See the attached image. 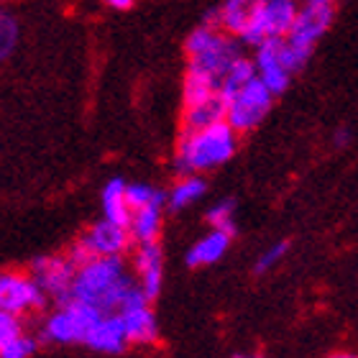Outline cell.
<instances>
[{"label":"cell","instance_id":"6","mask_svg":"<svg viewBox=\"0 0 358 358\" xmlns=\"http://www.w3.org/2000/svg\"><path fill=\"white\" fill-rule=\"evenodd\" d=\"M49 294L31 274L3 271L0 274V310L15 315H26L34 310H44Z\"/></svg>","mask_w":358,"mask_h":358},{"label":"cell","instance_id":"17","mask_svg":"<svg viewBox=\"0 0 358 358\" xmlns=\"http://www.w3.org/2000/svg\"><path fill=\"white\" fill-rule=\"evenodd\" d=\"M126 187L128 182H123L120 177H113L103 187V215L120 225H131V217H134V208L128 205L126 197Z\"/></svg>","mask_w":358,"mask_h":358},{"label":"cell","instance_id":"31","mask_svg":"<svg viewBox=\"0 0 358 358\" xmlns=\"http://www.w3.org/2000/svg\"><path fill=\"white\" fill-rule=\"evenodd\" d=\"M333 141H336L338 149H345V146L351 143V134H348V131H338V134L333 136Z\"/></svg>","mask_w":358,"mask_h":358},{"label":"cell","instance_id":"30","mask_svg":"<svg viewBox=\"0 0 358 358\" xmlns=\"http://www.w3.org/2000/svg\"><path fill=\"white\" fill-rule=\"evenodd\" d=\"M103 3L113 10H131L134 8V0H103Z\"/></svg>","mask_w":358,"mask_h":358},{"label":"cell","instance_id":"21","mask_svg":"<svg viewBox=\"0 0 358 358\" xmlns=\"http://www.w3.org/2000/svg\"><path fill=\"white\" fill-rule=\"evenodd\" d=\"M205 189H208V182L200 174H182L177 185L172 187L166 205H169L172 213H179V210L189 208V205H194V202L200 200L202 194H205Z\"/></svg>","mask_w":358,"mask_h":358},{"label":"cell","instance_id":"4","mask_svg":"<svg viewBox=\"0 0 358 358\" xmlns=\"http://www.w3.org/2000/svg\"><path fill=\"white\" fill-rule=\"evenodd\" d=\"M297 0H262L251 23L238 38L251 46H259L266 38H287V34L297 21Z\"/></svg>","mask_w":358,"mask_h":358},{"label":"cell","instance_id":"26","mask_svg":"<svg viewBox=\"0 0 358 358\" xmlns=\"http://www.w3.org/2000/svg\"><path fill=\"white\" fill-rule=\"evenodd\" d=\"M38 338H34V336H18L15 341H10V343H6V345H0V356L3 358H29V356H34L36 353V348H38Z\"/></svg>","mask_w":358,"mask_h":358},{"label":"cell","instance_id":"29","mask_svg":"<svg viewBox=\"0 0 358 358\" xmlns=\"http://www.w3.org/2000/svg\"><path fill=\"white\" fill-rule=\"evenodd\" d=\"M67 256H69V262L75 264L77 268H80V266H85V264H87L90 259H95V254H92V248H90L83 238H80V241H77V243H75V246L69 248V251H67Z\"/></svg>","mask_w":358,"mask_h":358},{"label":"cell","instance_id":"19","mask_svg":"<svg viewBox=\"0 0 358 358\" xmlns=\"http://www.w3.org/2000/svg\"><path fill=\"white\" fill-rule=\"evenodd\" d=\"M259 3L262 0H225L223 6L217 8L220 10V29L231 36H241L254 18Z\"/></svg>","mask_w":358,"mask_h":358},{"label":"cell","instance_id":"3","mask_svg":"<svg viewBox=\"0 0 358 358\" xmlns=\"http://www.w3.org/2000/svg\"><path fill=\"white\" fill-rule=\"evenodd\" d=\"M103 315L105 313L97 305H90L83 299H67L57 313L46 317L38 341L54 345H85Z\"/></svg>","mask_w":358,"mask_h":358},{"label":"cell","instance_id":"2","mask_svg":"<svg viewBox=\"0 0 358 358\" xmlns=\"http://www.w3.org/2000/svg\"><path fill=\"white\" fill-rule=\"evenodd\" d=\"M236 146H238V131L228 120L213 123L200 131H182L174 157L177 174L182 177V174L213 172L225 162H231Z\"/></svg>","mask_w":358,"mask_h":358},{"label":"cell","instance_id":"13","mask_svg":"<svg viewBox=\"0 0 358 358\" xmlns=\"http://www.w3.org/2000/svg\"><path fill=\"white\" fill-rule=\"evenodd\" d=\"M134 268L138 274L141 289L149 294V299H154L162 292V282H164V256L157 241L138 243L134 254Z\"/></svg>","mask_w":358,"mask_h":358},{"label":"cell","instance_id":"15","mask_svg":"<svg viewBox=\"0 0 358 358\" xmlns=\"http://www.w3.org/2000/svg\"><path fill=\"white\" fill-rule=\"evenodd\" d=\"M225 118H228V100L217 90L208 100H202L197 105H187L182 113V131H200V128H208Z\"/></svg>","mask_w":358,"mask_h":358},{"label":"cell","instance_id":"25","mask_svg":"<svg viewBox=\"0 0 358 358\" xmlns=\"http://www.w3.org/2000/svg\"><path fill=\"white\" fill-rule=\"evenodd\" d=\"M18 44V21L13 15L3 13L0 15V57L8 59Z\"/></svg>","mask_w":358,"mask_h":358},{"label":"cell","instance_id":"24","mask_svg":"<svg viewBox=\"0 0 358 358\" xmlns=\"http://www.w3.org/2000/svg\"><path fill=\"white\" fill-rule=\"evenodd\" d=\"M233 210H236V202L233 200H220L217 205L208 210L205 220L210 223V228H220V231H228L236 236V223H233Z\"/></svg>","mask_w":358,"mask_h":358},{"label":"cell","instance_id":"1","mask_svg":"<svg viewBox=\"0 0 358 358\" xmlns=\"http://www.w3.org/2000/svg\"><path fill=\"white\" fill-rule=\"evenodd\" d=\"M136 287L120 256H95L77 268L69 299L97 305L103 313H118L126 294Z\"/></svg>","mask_w":358,"mask_h":358},{"label":"cell","instance_id":"9","mask_svg":"<svg viewBox=\"0 0 358 358\" xmlns=\"http://www.w3.org/2000/svg\"><path fill=\"white\" fill-rule=\"evenodd\" d=\"M333 3H305L299 8L297 21L292 26V31L287 34V41L297 49H305V52H313L315 44L322 38V34L330 29L333 23Z\"/></svg>","mask_w":358,"mask_h":358},{"label":"cell","instance_id":"27","mask_svg":"<svg viewBox=\"0 0 358 358\" xmlns=\"http://www.w3.org/2000/svg\"><path fill=\"white\" fill-rule=\"evenodd\" d=\"M289 251V241H279V243H274V246H268L266 251H264L259 259H256V274H264V271H268V268H274L276 264L282 262L284 254Z\"/></svg>","mask_w":358,"mask_h":358},{"label":"cell","instance_id":"23","mask_svg":"<svg viewBox=\"0 0 358 358\" xmlns=\"http://www.w3.org/2000/svg\"><path fill=\"white\" fill-rule=\"evenodd\" d=\"M126 197H128V205L134 210L146 208V205H162V208H164L166 200H169V194H164L162 189H157V187L141 185V182H138V185H128Z\"/></svg>","mask_w":358,"mask_h":358},{"label":"cell","instance_id":"5","mask_svg":"<svg viewBox=\"0 0 358 358\" xmlns=\"http://www.w3.org/2000/svg\"><path fill=\"white\" fill-rule=\"evenodd\" d=\"M274 103V92L268 90V85L264 83L262 77H254L248 85L236 92L228 103V123H231L238 134H248L254 131L259 123L268 115Z\"/></svg>","mask_w":358,"mask_h":358},{"label":"cell","instance_id":"10","mask_svg":"<svg viewBox=\"0 0 358 358\" xmlns=\"http://www.w3.org/2000/svg\"><path fill=\"white\" fill-rule=\"evenodd\" d=\"M282 44L284 38H266L262 44L256 46V69H259V77L268 85V90L274 95H282L287 85L292 80V72L287 69L282 59Z\"/></svg>","mask_w":358,"mask_h":358},{"label":"cell","instance_id":"18","mask_svg":"<svg viewBox=\"0 0 358 358\" xmlns=\"http://www.w3.org/2000/svg\"><path fill=\"white\" fill-rule=\"evenodd\" d=\"M220 90V80L213 77L205 69L189 67L187 64V75H185V85H182V103L187 105H197L202 100L213 97Z\"/></svg>","mask_w":358,"mask_h":358},{"label":"cell","instance_id":"32","mask_svg":"<svg viewBox=\"0 0 358 358\" xmlns=\"http://www.w3.org/2000/svg\"><path fill=\"white\" fill-rule=\"evenodd\" d=\"M305 3H333V0H305Z\"/></svg>","mask_w":358,"mask_h":358},{"label":"cell","instance_id":"11","mask_svg":"<svg viewBox=\"0 0 358 358\" xmlns=\"http://www.w3.org/2000/svg\"><path fill=\"white\" fill-rule=\"evenodd\" d=\"M128 330L126 320L120 313H105L97 325L92 328V333L87 336V348L95 353H105V356H118L128 348Z\"/></svg>","mask_w":358,"mask_h":358},{"label":"cell","instance_id":"12","mask_svg":"<svg viewBox=\"0 0 358 358\" xmlns=\"http://www.w3.org/2000/svg\"><path fill=\"white\" fill-rule=\"evenodd\" d=\"M83 241L92 248L95 256H123L134 243L128 225L113 223L108 217H103L100 223L92 225L83 236Z\"/></svg>","mask_w":358,"mask_h":358},{"label":"cell","instance_id":"8","mask_svg":"<svg viewBox=\"0 0 358 358\" xmlns=\"http://www.w3.org/2000/svg\"><path fill=\"white\" fill-rule=\"evenodd\" d=\"M149 302V294L141 287H134L126 294V299H123V305L118 310L123 315V320H126L128 341L134 345H151L159 341V325L154 313H151Z\"/></svg>","mask_w":358,"mask_h":358},{"label":"cell","instance_id":"22","mask_svg":"<svg viewBox=\"0 0 358 358\" xmlns=\"http://www.w3.org/2000/svg\"><path fill=\"white\" fill-rule=\"evenodd\" d=\"M254 77H259V69H256V59H248V57H243L241 54L238 59L233 62L231 67H228V72L223 75V80H220V95L231 103V97L238 92L243 85H248Z\"/></svg>","mask_w":358,"mask_h":358},{"label":"cell","instance_id":"14","mask_svg":"<svg viewBox=\"0 0 358 358\" xmlns=\"http://www.w3.org/2000/svg\"><path fill=\"white\" fill-rule=\"evenodd\" d=\"M238 57H241L238 41H236V38H231V34H225V31H223L215 44L208 46L205 52L189 57V67L205 69V72H210L213 77L223 80V75L228 72V67H231Z\"/></svg>","mask_w":358,"mask_h":358},{"label":"cell","instance_id":"20","mask_svg":"<svg viewBox=\"0 0 358 358\" xmlns=\"http://www.w3.org/2000/svg\"><path fill=\"white\" fill-rule=\"evenodd\" d=\"M128 231H131V238H134L136 246L157 241L159 231H162V205H146V208L134 210Z\"/></svg>","mask_w":358,"mask_h":358},{"label":"cell","instance_id":"16","mask_svg":"<svg viewBox=\"0 0 358 358\" xmlns=\"http://www.w3.org/2000/svg\"><path fill=\"white\" fill-rule=\"evenodd\" d=\"M231 238L233 233L228 231H220V228H213L208 236H202L197 243H194L189 251H187V266H210V264L220 262L231 246Z\"/></svg>","mask_w":358,"mask_h":358},{"label":"cell","instance_id":"7","mask_svg":"<svg viewBox=\"0 0 358 358\" xmlns=\"http://www.w3.org/2000/svg\"><path fill=\"white\" fill-rule=\"evenodd\" d=\"M29 274L41 284V289L57 305H64L69 299L77 266L69 262V256H36L29 262Z\"/></svg>","mask_w":358,"mask_h":358},{"label":"cell","instance_id":"28","mask_svg":"<svg viewBox=\"0 0 358 358\" xmlns=\"http://www.w3.org/2000/svg\"><path fill=\"white\" fill-rule=\"evenodd\" d=\"M18 336H23L21 315L0 310V345L10 343V341H15Z\"/></svg>","mask_w":358,"mask_h":358}]
</instances>
